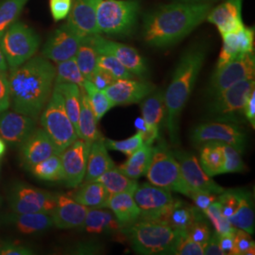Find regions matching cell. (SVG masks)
<instances>
[{"mask_svg":"<svg viewBox=\"0 0 255 255\" xmlns=\"http://www.w3.org/2000/svg\"><path fill=\"white\" fill-rule=\"evenodd\" d=\"M228 220L233 227L243 230L251 235L255 234V208L252 194L250 192L241 189L238 207L235 213L228 218Z\"/></svg>","mask_w":255,"mask_h":255,"instance_id":"4dcf8cb0","label":"cell"},{"mask_svg":"<svg viewBox=\"0 0 255 255\" xmlns=\"http://www.w3.org/2000/svg\"><path fill=\"white\" fill-rule=\"evenodd\" d=\"M95 182H101L109 194H119L123 192L133 194L139 185L136 180L124 175L117 166L102 174L95 180Z\"/></svg>","mask_w":255,"mask_h":255,"instance_id":"8d00e7d4","label":"cell"},{"mask_svg":"<svg viewBox=\"0 0 255 255\" xmlns=\"http://www.w3.org/2000/svg\"><path fill=\"white\" fill-rule=\"evenodd\" d=\"M85 81L75 57L57 64L55 83H74L82 89Z\"/></svg>","mask_w":255,"mask_h":255,"instance_id":"60d3db41","label":"cell"},{"mask_svg":"<svg viewBox=\"0 0 255 255\" xmlns=\"http://www.w3.org/2000/svg\"><path fill=\"white\" fill-rule=\"evenodd\" d=\"M83 37L67 23L57 28L42 50L44 58L56 64L75 57Z\"/></svg>","mask_w":255,"mask_h":255,"instance_id":"5bb4252c","label":"cell"},{"mask_svg":"<svg viewBox=\"0 0 255 255\" xmlns=\"http://www.w3.org/2000/svg\"><path fill=\"white\" fill-rule=\"evenodd\" d=\"M6 149H7V146H6L4 140L2 138H0V158L5 154Z\"/></svg>","mask_w":255,"mask_h":255,"instance_id":"6125c7cd","label":"cell"},{"mask_svg":"<svg viewBox=\"0 0 255 255\" xmlns=\"http://www.w3.org/2000/svg\"><path fill=\"white\" fill-rule=\"evenodd\" d=\"M19 147L21 164L28 170L48 157L59 154L54 143L44 128H36Z\"/></svg>","mask_w":255,"mask_h":255,"instance_id":"ac0fdd59","label":"cell"},{"mask_svg":"<svg viewBox=\"0 0 255 255\" xmlns=\"http://www.w3.org/2000/svg\"><path fill=\"white\" fill-rule=\"evenodd\" d=\"M70 196L88 208H106L110 194L101 182L92 181L82 184Z\"/></svg>","mask_w":255,"mask_h":255,"instance_id":"1f68e13d","label":"cell"},{"mask_svg":"<svg viewBox=\"0 0 255 255\" xmlns=\"http://www.w3.org/2000/svg\"><path fill=\"white\" fill-rule=\"evenodd\" d=\"M54 89L59 92L64 99V108L73 123L78 133V122L81 111V88L74 83H54ZM79 136V135H78Z\"/></svg>","mask_w":255,"mask_h":255,"instance_id":"d590c367","label":"cell"},{"mask_svg":"<svg viewBox=\"0 0 255 255\" xmlns=\"http://www.w3.org/2000/svg\"><path fill=\"white\" fill-rule=\"evenodd\" d=\"M202 214L203 213L199 208L192 207L180 200H175L173 206L164 223L176 230L186 233L194 220Z\"/></svg>","mask_w":255,"mask_h":255,"instance_id":"e575fe53","label":"cell"},{"mask_svg":"<svg viewBox=\"0 0 255 255\" xmlns=\"http://www.w3.org/2000/svg\"><path fill=\"white\" fill-rule=\"evenodd\" d=\"M97 67L111 74L115 79H133L134 75L119 62L117 58L110 54H99L97 59Z\"/></svg>","mask_w":255,"mask_h":255,"instance_id":"ee69618b","label":"cell"},{"mask_svg":"<svg viewBox=\"0 0 255 255\" xmlns=\"http://www.w3.org/2000/svg\"><path fill=\"white\" fill-rule=\"evenodd\" d=\"M241 9L242 0H227L215 9H211L206 19L217 26L220 34L223 35L244 27Z\"/></svg>","mask_w":255,"mask_h":255,"instance_id":"cb8c5ba5","label":"cell"},{"mask_svg":"<svg viewBox=\"0 0 255 255\" xmlns=\"http://www.w3.org/2000/svg\"><path fill=\"white\" fill-rule=\"evenodd\" d=\"M234 235L235 233L231 235L219 236V245L224 255H237Z\"/></svg>","mask_w":255,"mask_h":255,"instance_id":"6f0895ef","label":"cell"},{"mask_svg":"<svg viewBox=\"0 0 255 255\" xmlns=\"http://www.w3.org/2000/svg\"><path fill=\"white\" fill-rule=\"evenodd\" d=\"M7 71H8V64L0 47V73L7 74Z\"/></svg>","mask_w":255,"mask_h":255,"instance_id":"94428289","label":"cell"},{"mask_svg":"<svg viewBox=\"0 0 255 255\" xmlns=\"http://www.w3.org/2000/svg\"><path fill=\"white\" fill-rule=\"evenodd\" d=\"M93 41L99 54L114 56L134 76L145 78L147 75L148 70L146 62L135 48L107 40L100 34L93 35Z\"/></svg>","mask_w":255,"mask_h":255,"instance_id":"2e32d148","label":"cell"},{"mask_svg":"<svg viewBox=\"0 0 255 255\" xmlns=\"http://www.w3.org/2000/svg\"><path fill=\"white\" fill-rule=\"evenodd\" d=\"M67 24L82 37L101 34L92 0H71Z\"/></svg>","mask_w":255,"mask_h":255,"instance_id":"603a6c76","label":"cell"},{"mask_svg":"<svg viewBox=\"0 0 255 255\" xmlns=\"http://www.w3.org/2000/svg\"><path fill=\"white\" fill-rule=\"evenodd\" d=\"M211 9V3L181 1L161 6L145 16L144 40L159 48L173 46L201 25Z\"/></svg>","mask_w":255,"mask_h":255,"instance_id":"7a4b0ae2","label":"cell"},{"mask_svg":"<svg viewBox=\"0 0 255 255\" xmlns=\"http://www.w3.org/2000/svg\"><path fill=\"white\" fill-rule=\"evenodd\" d=\"M81 97V111L78 122V135L79 138L92 144L96 140L101 138V132L98 128V120L92 110L88 101L87 95L82 88Z\"/></svg>","mask_w":255,"mask_h":255,"instance_id":"f546056e","label":"cell"},{"mask_svg":"<svg viewBox=\"0 0 255 255\" xmlns=\"http://www.w3.org/2000/svg\"><path fill=\"white\" fill-rule=\"evenodd\" d=\"M30 172L38 180L45 182L64 181V168L61 154H54L33 165Z\"/></svg>","mask_w":255,"mask_h":255,"instance_id":"f35d334b","label":"cell"},{"mask_svg":"<svg viewBox=\"0 0 255 255\" xmlns=\"http://www.w3.org/2000/svg\"><path fill=\"white\" fill-rule=\"evenodd\" d=\"M255 75L254 52L241 55L228 64L216 68L210 81L208 95L213 98L237 82L255 79Z\"/></svg>","mask_w":255,"mask_h":255,"instance_id":"7c38bea8","label":"cell"},{"mask_svg":"<svg viewBox=\"0 0 255 255\" xmlns=\"http://www.w3.org/2000/svg\"><path fill=\"white\" fill-rule=\"evenodd\" d=\"M245 118L253 128H255V90L251 93L245 106Z\"/></svg>","mask_w":255,"mask_h":255,"instance_id":"91938a15","label":"cell"},{"mask_svg":"<svg viewBox=\"0 0 255 255\" xmlns=\"http://www.w3.org/2000/svg\"><path fill=\"white\" fill-rule=\"evenodd\" d=\"M80 229L92 235H102L117 233L122 229V226L111 210L89 208Z\"/></svg>","mask_w":255,"mask_h":255,"instance_id":"f1b7e54d","label":"cell"},{"mask_svg":"<svg viewBox=\"0 0 255 255\" xmlns=\"http://www.w3.org/2000/svg\"><path fill=\"white\" fill-rule=\"evenodd\" d=\"M83 89L87 95L88 101L96 116V119L98 121H101L102 118L106 115V113H108L114 107L112 101H110L105 92L95 87L93 83L88 80L84 82Z\"/></svg>","mask_w":255,"mask_h":255,"instance_id":"ab89813d","label":"cell"},{"mask_svg":"<svg viewBox=\"0 0 255 255\" xmlns=\"http://www.w3.org/2000/svg\"><path fill=\"white\" fill-rule=\"evenodd\" d=\"M241 189L224 190L218 196L217 201L219 203L221 214L225 218H230L237 210L240 201Z\"/></svg>","mask_w":255,"mask_h":255,"instance_id":"7dc6e473","label":"cell"},{"mask_svg":"<svg viewBox=\"0 0 255 255\" xmlns=\"http://www.w3.org/2000/svg\"><path fill=\"white\" fill-rule=\"evenodd\" d=\"M196 207L203 212L207 207L217 201L218 195L213 194V193H208V192L202 191H192L190 194V197Z\"/></svg>","mask_w":255,"mask_h":255,"instance_id":"f5cc1de1","label":"cell"},{"mask_svg":"<svg viewBox=\"0 0 255 255\" xmlns=\"http://www.w3.org/2000/svg\"><path fill=\"white\" fill-rule=\"evenodd\" d=\"M106 208H109L123 227L128 226L140 219V210L132 193L123 192L110 194Z\"/></svg>","mask_w":255,"mask_h":255,"instance_id":"484cf974","label":"cell"},{"mask_svg":"<svg viewBox=\"0 0 255 255\" xmlns=\"http://www.w3.org/2000/svg\"><path fill=\"white\" fill-rule=\"evenodd\" d=\"M152 146L144 144L129 155L127 161L118 168L124 175L133 180L146 176L152 156Z\"/></svg>","mask_w":255,"mask_h":255,"instance_id":"836d02e7","label":"cell"},{"mask_svg":"<svg viewBox=\"0 0 255 255\" xmlns=\"http://www.w3.org/2000/svg\"><path fill=\"white\" fill-rule=\"evenodd\" d=\"M1 202H2V199H1V197H0V204H1Z\"/></svg>","mask_w":255,"mask_h":255,"instance_id":"e7e4bbea","label":"cell"},{"mask_svg":"<svg viewBox=\"0 0 255 255\" xmlns=\"http://www.w3.org/2000/svg\"><path fill=\"white\" fill-rule=\"evenodd\" d=\"M186 235L204 248L211 237V231L205 220L204 214L194 220L191 226L186 231Z\"/></svg>","mask_w":255,"mask_h":255,"instance_id":"c3c4849f","label":"cell"},{"mask_svg":"<svg viewBox=\"0 0 255 255\" xmlns=\"http://www.w3.org/2000/svg\"><path fill=\"white\" fill-rule=\"evenodd\" d=\"M8 201L9 209L14 213L51 215L56 206V194L24 182H15L9 188Z\"/></svg>","mask_w":255,"mask_h":255,"instance_id":"30bf717a","label":"cell"},{"mask_svg":"<svg viewBox=\"0 0 255 255\" xmlns=\"http://www.w3.org/2000/svg\"><path fill=\"white\" fill-rule=\"evenodd\" d=\"M101 33L126 35L136 23L139 0H92Z\"/></svg>","mask_w":255,"mask_h":255,"instance_id":"5b68a950","label":"cell"},{"mask_svg":"<svg viewBox=\"0 0 255 255\" xmlns=\"http://www.w3.org/2000/svg\"><path fill=\"white\" fill-rule=\"evenodd\" d=\"M146 176L153 185L190 197L192 190L183 179L180 164L164 143L152 146V156Z\"/></svg>","mask_w":255,"mask_h":255,"instance_id":"52a82bcc","label":"cell"},{"mask_svg":"<svg viewBox=\"0 0 255 255\" xmlns=\"http://www.w3.org/2000/svg\"><path fill=\"white\" fill-rule=\"evenodd\" d=\"M40 43L41 40L36 32L20 22L11 24L0 38V47L10 69L32 58Z\"/></svg>","mask_w":255,"mask_h":255,"instance_id":"9c48e42d","label":"cell"},{"mask_svg":"<svg viewBox=\"0 0 255 255\" xmlns=\"http://www.w3.org/2000/svg\"><path fill=\"white\" fill-rule=\"evenodd\" d=\"M88 210L70 195L56 194V206L51 214L53 226L59 229H80Z\"/></svg>","mask_w":255,"mask_h":255,"instance_id":"44dd1931","label":"cell"},{"mask_svg":"<svg viewBox=\"0 0 255 255\" xmlns=\"http://www.w3.org/2000/svg\"><path fill=\"white\" fill-rule=\"evenodd\" d=\"M223 154H224V165L222 174L238 173L245 170V164L242 160L241 154L234 146L222 143Z\"/></svg>","mask_w":255,"mask_h":255,"instance_id":"f6af8a7d","label":"cell"},{"mask_svg":"<svg viewBox=\"0 0 255 255\" xmlns=\"http://www.w3.org/2000/svg\"><path fill=\"white\" fill-rule=\"evenodd\" d=\"M55 76L53 64L38 56L10 69L8 82L13 111L38 119L53 91Z\"/></svg>","mask_w":255,"mask_h":255,"instance_id":"6da1fadb","label":"cell"},{"mask_svg":"<svg viewBox=\"0 0 255 255\" xmlns=\"http://www.w3.org/2000/svg\"><path fill=\"white\" fill-rule=\"evenodd\" d=\"M206 57L205 46H192L183 54L174 71L172 80L164 92V123L170 141L179 143L180 118L191 97L193 88Z\"/></svg>","mask_w":255,"mask_h":255,"instance_id":"3957f363","label":"cell"},{"mask_svg":"<svg viewBox=\"0 0 255 255\" xmlns=\"http://www.w3.org/2000/svg\"><path fill=\"white\" fill-rule=\"evenodd\" d=\"M71 0H50V9L55 20L65 18L70 10Z\"/></svg>","mask_w":255,"mask_h":255,"instance_id":"11a10c76","label":"cell"},{"mask_svg":"<svg viewBox=\"0 0 255 255\" xmlns=\"http://www.w3.org/2000/svg\"><path fill=\"white\" fill-rule=\"evenodd\" d=\"M120 231L137 254L144 255H173L179 238L184 234L163 222L142 219Z\"/></svg>","mask_w":255,"mask_h":255,"instance_id":"277c9868","label":"cell"},{"mask_svg":"<svg viewBox=\"0 0 255 255\" xmlns=\"http://www.w3.org/2000/svg\"><path fill=\"white\" fill-rule=\"evenodd\" d=\"M203 252L205 255H225L219 245V235L217 233L211 235L208 242L203 248Z\"/></svg>","mask_w":255,"mask_h":255,"instance_id":"680465c9","label":"cell"},{"mask_svg":"<svg viewBox=\"0 0 255 255\" xmlns=\"http://www.w3.org/2000/svg\"><path fill=\"white\" fill-rule=\"evenodd\" d=\"M115 166L116 164L110 157L105 141L101 137L91 144L87 158L86 172L83 181H85V182L95 181L102 174Z\"/></svg>","mask_w":255,"mask_h":255,"instance_id":"4316f807","label":"cell"},{"mask_svg":"<svg viewBox=\"0 0 255 255\" xmlns=\"http://www.w3.org/2000/svg\"><path fill=\"white\" fill-rule=\"evenodd\" d=\"M36 128V119L17 112L0 114V137L12 146L20 145Z\"/></svg>","mask_w":255,"mask_h":255,"instance_id":"ffe728a7","label":"cell"},{"mask_svg":"<svg viewBox=\"0 0 255 255\" xmlns=\"http://www.w3.org/2000/svg\"><path fill=\"white\" fill-rule=\"evenodd\" d=\"M173 255H203V247L199 243L192 240L190 237L184 233L179 238L175 249Z\"/></svg>","mask_w":255,"mask_h":255,"instance_id":"681fc988","label":"cell"},{"mask_svg":"<svg viewBox=\"0 0 255 255\" xmlns=\"http://www.w3.org/2000/svg\"><path fill=\"white\" fill-rule=\"evenodd\" d=\"M201 146V156L199 162L203 171L211 178L222 174L224 165L222 143L209 141L203 143Z\"/></svg>","mask_w":255,"mask_h":255,"instance_id":"d6a6232c","label":"cell"},{"mask_svg":"<svg viewBox=\"0 0 255 255\" xmlns=\"http://www.w3.org/2000/svg\"><path fill=\"white\" fill-rule=\"evenodd\" d=\"M234 237L237 255H255V243L251 234L243 230L237 229Z\"/></svg>","mask_w":255,"mask_h":255,"instance_id":"f907efd6","label":"cell"},{"mask_svg":"<svg viewBox=\"0 0 255 255\" xmlns=\"http://www.w3.org/2000/svg\"><path fill=\"white\" fill-rule=\"evenodd\" d=\"M90 146L91 144L78 138L61 153L64 182L68 187L76 188L83 182Z\"/></svg>","mask_w":255,"mask_h":255,"instance_id":"e0dca14e","label":"cell"},{"mask_svg":"<svg viewBox=\"0 0 255 255\" xmlns=\"http://www.w3.org/2000/svg\"><path fill=\"white\" fill-rule=\"evenodd\" d=\"M255 88V79H251L237 82L213 97L206 108L207 118L217 122L235 124L245 122L247 101Z\"/></svg>","mask_w":255,"mask_h":255,"instance_id":"8992f818","label":"cell"},{"mask_svg":"<svg viewBox=\"0 0 255 255\" xmlns=\"http://www.w3.org/2000/svg\"><path fill=\"white\" fill-rule=\"evenodd\" d=\"M0 223L10 226L24 235L40 234L53 226L51 215L44 213L19 214L10 212L0 217Z\"/></svg>","mask_w":255,"mask_h":255,"instance_id":"d4e9b609","label":"cell"},{"mask_svg":"<svg viewBox=\"0 0 255 255\" xmlns=\"http://www.w3.org/2000/svg\"><path fill=\"white\" fill-rule=\"evenodd\" d=\"M98 55L99 53L97 52L94 45L93 35L83 37L78 51L75 55V59L81 72L86 80L90 79L92 74L97 68Z\"/></svg>","mask_w":255,"mask_h":255,"instance_id":"74e56055","label":"cell"},{"mask_svg":"<svg viewBox=\"0 0 255 255\" xmlns=\"http://www.w3.org/2000/svg\"><path fill=\"white\" fill-rule=\"evenodd\" d=\"M141 102L142 119H144L150 133L159 138L160 125L165 116L164 91H153Z\"/></svg>","mask_w":255,"mask_h":255,"instance_id":"83f0119b","label":"cell"},{"mask_svg":"<svg viewBox=\"0 0 255 255\" xmlns=\"http://www.w3.org/2000/svg\"><path fill=\"white\" fill-rule=\"evenodd\" d=\"M1 255H34L31 249L17 243L1 242L0 243Z\"/></svg>","mask_w":255,"mask_h":255,"instance_id":"db71d44e","label":"cell"},{"mask_svg":"<svg viewBox=\"0 0 255 255\" xmlns=\"http://www.w3.org/2000/svg\"><path fill=\"white\" fill-rule=\"evenodd\" d=\"M10 106L9 82L7 74L0 73V114L7 111Z\"/></svg>","mask_w":255,"mask_h":255,"instance_id":"9f6ffc18","label":"cell"},{"mask_svg":"<svg viewBox=\"0 0 255 255\" xmlns=\"http://www.w3.org/2000/svg\"><path fill=\"white\" fill-rule=\"evenodd\" d=\"M172 152L180 164L183 179L192 191L208 192L219 195L225 190L203 171L195 155L185 150H175Z\"/></svg>","mask_w":255,"mask_h":255,"instance_id":"9a60e30c","label":"cell"},{"mask_svg":"<svg viewBox=\"0 0 255 255\" xmlns=\"http://www.w3.org/2000/svg\"><path fill=\"white\" fill-rule=\"evenodd\" d=\"M155 89L154 84L150 82H139L133 79H120L111 84L104 92L115 107L139 103L155 91Z\"/></svg>","mask_w":255,"mask_h":255,"instance_id":"d6986e66","label":"cell"},{"mask_svg":"<svg viewBox=\"0 0 255 255\" xmlns=\"http://www.w3.org/2000/svg\"><path fill=\"white\" fill-rule=\"evenodd\" d=\"M88 81L91 82L93 85L95 87H97L98 89L104 91L107 87H109L111 84H113L114 82H116L117 79H115L108 72L97 67Z\"/></svg>","mask_w":255,"mask_h":255,"instance_id":"816d5d0a","label":"cell"},{"mask_svg":"<svg viewBox=\"0 0 255 255\" xmlns=\"http://www.w3.org/2000/svg\"><path fill=\"white\" fill-rule=\"evenodd\" d=\"M27 0H5L0 5V38L18 18Z\"/></svg>","mask_w":255,"mask_h":255,"instance_id":"b9f144b4","label":"cell"},{"mask_svg":"<svg viewBox=\"0 0 255 255\" xmlns=\"http://www.w3.org/2000/svg\"><path fill=\"white\" fill-rule=\"evenodd\" d=\"M221 36L223 38V46L216 68L228 64L241 55L254 52L255 31L253 28L244 26L237 31L225 33Z\"/></svg>","mask_w":255,"mask_h":255,"instance_id":"7402d4cb","label":"cell"},{"mask_svg":"<svg viewBox=\"0 0 255 255\" xmlns=\"http://www.w3.org/2000/svg\"><path fill=\"white\" fill-rule=\"evenodd\" d=\"M132 195L142 220L164 223L175 201L171 191L151 183L138 185Z\"/></svg>","mask_w":255,"mask_h":255,"instance_id":"8fae6325","label":"cell"},{"mask_svg":"<svg viewBox=\"0 0 255 255\" xmlns=\"http://www.w3.org/2000/svg\"><path fill=\"white\" fill-rule=\"evenodd\" d=\"M181 2H186V3H210L213 0H179Z\"/></svg>","mask_w":255,"mask_h":255,"instance_id":"be15d7a7","label":"cell"},{"mask_svg":"<svg viewBox=\"0 0 255 255\" xmlns=\"http://www.w3.org/2000/svg\"><path fill=\"white\" fill-rule=\"evenodd\" d=\"M192 142L201 146L205 142L216 141L228 144L243 153L246 146V134L235 123L217 122L202 123L192 129Z\"/></svg>","mask_w":255,"mask_h":255,"instance_id":"4fadbf2b","label":"cell"},{"mask_svg":"<svg viewBox=\"0 0 255 255\" xmlns=\"http://www.w3.org/2000/svg\"><path fill=\"white\" fill-rule=\"evenodd\" d=\"M202 213L204 214L205 218H207L212 222L214 228L216 230V233L219 236L231 235L236 232L237 229L233 227L229 222L228 219L221 214L218 201L213 202L209 207H207Z\"/></svg>","mask_w":255,"mask_h":255,"instance_id":"7bdbcfd3","label":"cell"},{"mask_svg":"<svg viewBox=\"0 0 255 255\" xmlns=\"http://www.w3.org/2000/svg\"><path fill=\"white\" fill-rule=\"evenodd\" d=\"M104 141L107 148L122 152L128 156L132 154L139 147L144 145L142 133L140 131H137L134 135L128 137L125 140L116 141L112 139H104Z\"/></svg>","mask_w":255,"mask_h":255,"instance_id":"bcb514c9","label":"cell"},{"mask_svg":"<svg viewBox=\"0 0 255 255\" xmlns=\"http://www.w3.org/2000/svg\"><path fill=\"white\" fill-rule=\"evenodd\" d=\"M40 116L41 125L54 143L59 154L79 138L64 108V99L54 88Z\"/></svg>","mask_w":255,"mask_h":255,"instance_id":"ba28073f","label":"cell"}]
</instances>
